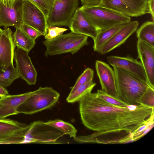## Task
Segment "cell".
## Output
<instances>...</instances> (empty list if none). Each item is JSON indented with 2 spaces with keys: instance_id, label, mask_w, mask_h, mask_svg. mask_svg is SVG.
<instances>
[{
  "instance_id": "cell-26",
  "label": "cell",
  "mask_w": 154,
  "mask_h": 154,
  "mask_svg": "<svg viewBox=\"0 0 154 154\" xmlns=\"http://www.w3.org/2000/svg\"><path fill=\"white\" fill-rule=\"evenodd\" d=\"M139 105L154 108V89L148 87L141 96L136 100Z\"/></svg>"
},
{
  "instance_id": "cell-11",
  "label": "cell",
  "mask_w": 154,
  "mask_h": 154,
  "mask_svg": "<svg viewBox=\"0 0 154 154\" xmlns=\"http://www.w3.org/2000/svg\"><path fill=\"white\" fill-rule=\"evenodd\" d=\"M23 23L22 0L7 2L5 4L0 0V27L19 28Z\"/></svg>"
},
{
  "instance_id": "cell-1",
  "label": "cell",
  "mask_w": 154,
  "mask_h": 154,
  "mask_svg": "<svg viewBox=\"0 0 154 154\" xmlns=\"http://www.w3.org/2000/svg\"><path fill=\"white\" fill-rule=\"evenodd\" d=\"M79 102L82 122L88 128L96 132L91 134L95 137L123 131L132 134L154 113V108L141 104L128 107L115 106L91 92Z\"/></svg>"
},
{
  "instance_id": "cell-8",
  "label": "cell",
  "mask_w": 154,
  "mask_h": 154,
  "mask_svg": "<svg viewBox=\"0 0 154 154\" xmlns=\"http://www.w3.org/2000/svg\"><path fill=\"white\" fill-rule=\"evenodd\" d=\"M30 124L0 119V144L23 143Z\"/></svg>"
},
{
  "instance_id": "cell-4",
  "label": "cell",
  "mask_w": 154,
  "mask_h": 154,
  "mask_svg": "<svg viewBox=\"0 0 154 154\" xmlns=\"http://www.w3.org/2000/svg\"><path fill=\"white\" fill-rule=\"evenodd\" d=\"M88 36L72 32L60 35L50 40H46L43 44L46 47V57L71 53L74 54L81 48L88 45Z\"/></svg>"
},
{
  "instance_id": "cell-21",
  "label": "cell",
  "mask_w": 154,
  "mask_h": 154,
  "mask_svg": "<svg viewBox=\"0 0 154 154\" xmlns=\"http://www.w3.org/2000/svg\"><path fill=\"white\" fill-rule=\"evenodd\" d=\"M136 31L138 40L154 47V20L144 22Z\"/></svg>"
},
{
  "instance_id": "cell-25",
  "label": "cell",
  "mask_w": 154,
  "mask_h": 154,
  "mask_svg": "<svg viewBox=\"0 0 154 154\" xmlns=\"http://www.w3.org/2000/svg\"><path fill=\"white\" fill-rule=\"evenodd\" d=\"M20 77L17 69L14 65L5 70L0 68V86L8 87L14 81Z\"/></svg>"
},
{
  "instance_id": "cell-10",
  "label": "cell",
  "mask_w": 154,
  "mask_h": 154,
  "mask_svg": "<svg viewBox=\"0 0 154 154\" xmlns=\"http://www.w3.org/2000/svg\"><path fill=\"white\" fill-rule=\"evenodd\" d=\"M23 23L38 31L44 36L47 34L48 26L47 19L42 11L28 0H22Z\"/></svg>"
},
{
  "instance_id": "cell-30",
  "label": "cell",
  "mask_w": 154,
  "mask_h": 154,
  "mask_svg": "<svg viewBox=\"0 0 154 154\" xmlns=\"http://www.w3.org/2000/svg\"><path fill=\"white\" fill-rule=\"evenodd\" d=\"M68 30L66 28H61L56 26H48L47 33L45 36V38L46 40L53 39L63 34L64 32Z\"/></svg>"
},
{
  "instance_id": "cell-22",
  "label": "cell",
  "mask_w": 154,
  "mask_h": 154,
  "mask_svg": "<svg viewBox=\"0 0 154 154\" xmlns=\"http://www.w3.org/2000/svg\"><path fill=\"white\" fill-rule=\"evenodd\" d=\"M15 28L13 35L15 46L29 53L34 47L35 41L29 37L20 28Z\"/></svg>"
},
{
  "instance_id": "cell-15",
  "label": "cell",
  "mask_w": 154,
  "mask_h": 154,
  "mask_svg": "<svg viewBox=\"0 0 154 154\" xmlns=\"http://www.w3.org/2000/svg\"><path fill=\"white\" fill-rule=\"evenodd\" d=\"M13 35L10 28H5L0 39V68L3 70L14 65L16 46Z\"/></svg>"
},
{
  "instance_id": "cell-17",
  "label": "cell",
  "mask_w": 154,
  "mask_h": 154,
  "mask_svg": "<svg viewBox=\"0 0 154 154\" xmlns=\"http://www.w3.org/2000/svg\"><path fill=\"white\" fill-rule=\"evenodd\" d=\"M139 25V22L136 20L126 23L103 46L99 53L105 54L124 44L136 31Z\"/></svg>"
},
{
  "instance_id": "cell-20",
  "label": "cell",
  "mask_w": 154,
  "mask_h": 154,
  "mask_svg": "<svg viewBox=\"0 0 154 154\" xmlns=\"http://www.w3.org/2000/svg\"><path fill=\"white\" fill-rule=\"evenodd\" d=\"M126 23L117 25L98 31L96 36L93 39L94 51L99 53L103 46Z\"/></svg>"
},
{
  "instance_id": "cell-7",
  "label": "cell",
  "mask_w": 154,
  "mask_h": 154,
  "mask_svg": "<svg viewBox=\"0 0 154 154\" xmlns=\"http://www.w3.org/2000/svg\"><path fill=\"white\" fill-rule=\"evenodd\" d=\"M79 0H56L47 22L49 26H68L69 21L79 8Z\"/></svg>"
},
{
  "instance_id": "cell-32",
  "label": "cell",
  "mask_w": 154,
  "mask_h": 154,
  "mask_svg": "<svg viewBox=\"0 0 154 154\" xmlns=\"http://www.w3.org/2000/svg\"><path fill=\"white\" fill-rule=\"evenodd\" d=\"M148 5L149 14L152 16V19L154 20V0H148Z\"/></svg>"
},
{
  "instance_id": "cell-38",
  "label": "cell",
  "mask_w": 154,
  "mask_h": 154,
  "mask_svg": "<svg viewBox=\"0 0 154 154\" xmlns=\"http://www.w3.org/2000/svg\"><path fill=\"white\" fill-rule=\"evenodd\" d=\"M8 0L10 1H14L15 0Z\"/></svg>"
},
{
  "instance_id": "cell-28",
  "label": "cell",
  "mask_w": 154,
  "mask_h": 154,
  "mask_svg": "<svg viewBox=\"0 0 154 154\" xmlns=\"http://www.w3.org/2000/svg\"><path fill=\"white\" fill-rule=\"evenodd\" d=\"M96 94L99 98L115 106L128 107L129 106L118 98L109 95L101 90H97Z\"/></svg>"
},
{
  "instance_id": "cell-9",
  "label": "cell",
  "mask_w": 154,
  "mask_h": 154,
  "mask_svg": "<svg viewBox=\"0 0 154 154\" xmlns=\"http://www.w3.org/2000/svg\"><path fill=\"white\" fill-rule=\"evenodd\" d=\"M148 0H101L97 6L117 11L129 17L149 14Z\"/></svg>"
},
{
  "instance_id": "cell-36",
  "label": "cell",
  "mask_w": 154,
  "mask_h": 154,
  "mask_svg": "<svg viewBox=\"0 0 154 154\" xmlns=\"http://www.w3.org/2000/svg\"><path fill=\"white\" fill-rule=\"evenodd\" d=\"M3 96L0 95V100L2 98Z\"/></svg>"
},
{
  "instance_id": "cell-27",
  "label": "cell",
  "mask_w": 154,
  "mask_h": 154,
  "mask_svg": "<svg viewBox=\"0 0 154 154\" xmlns=\"http://www.w3.org/2000/svg\"><path fill=\"white\" fill-rule=\"evenodd\" d=\"M94 76L93 70L89 68H86L78 78L69 93H73L80 85L93 81Z\"/></svg>"
},
{
  "instance_id": "cell-13",
  "label": "cell",
  "mask_w": 154,
  "mask_h": 154,
  "mask_svg": "<svg viewBox=\"0 0 154 154\" xmlns=\"http://www.w3.org/2000/svg\"><path fill=\"white\" fill-rule=\"evenodd\" d=\"M137 47L138 57L144 69L147 83L154 89V47L144 42L138 40Z\"/></svg>"
},
{
  "instance_id": "cell-2",
  "label": "cell",
  "mask_w": 154,
  "mask_h": 154,
  "mask_svg": "<svg viewBox=\"0 0 154 154\" xmlns=\"http://www.w3.org/2000/svg\"><path fill=\"white\" fill-rule=\"evenodd\" d=\"M115 72L117 98L128 105H137L136 100L149 86L148 84L123 69L113 67Z\"/></svg>"
},
{
  "instance_id": "cell-6",
  "label": "cell",
  "mask_w": 154,
  "mask_h": 154,
  "mask_svg": "<svg viewBox=\"0 0 154 154\" xmlns=\"http://www.w3.org/2000/svg\"><path fill=\"white\" fill-rule=\"evenodd\" d=\"M64 135L63 132L42 121H35L30 124L23 143H61L58 140Z\"/></svg>"
},
{
  "instance_id": "cell-35",
  "label": "cell",
  "mask_w": 154,
  "mask_h": 154,
  "mask_svg": "<svg viewBox=\"0 0 154 154\" xmlns=\"http://www.w3.org/2000/svg\"><path fill=\"white\" fill-rule=\"evenodd\" d=\"M3 31V29H2L0 27V39L2 36Z\"/></svg>"
},
{
  "instance_id": "cell-16",
  "label": "cell",
  "mask_w": 154,
  "mask_h": 154,
  "mask_svg": "<svg viewBox=\"0 0 154 154\" xmlns=\"http://www.w3.org/2000/svg\"><path fill=\"white\" fill-rule=\"evenodd\" d=\"M106 59L108 63L113 67L123 69L147 83L146 73L140 62L128 56L121 57L110 56H108Z\"/></svg>"
},
{
  "instance_id": "cell-3",
  "label": "cell",
  "mask_w": 154,
  "mask_h": 154,
  "mask_svg": "<svg viewBox=\"0 0 154 154\" xmlns=\"http://www.w3.org/2000/svg\"><path fill=\"white\" fill-rule=\"evenodd\" d=\"M79 8L86 19L98 32L131 21L130 17L104 7L82 5Z\"/></svg>"
},
{
  "instance_id": "cell-5",
  "label": "cell",
  "mask_w": 154,
  "mask_h": 154,
  "mask_svg": "<svg viewBox=\"0 0 154 154\" xmlns=\"http://www.w3.org/2000/svg\"><path fill=\"white\" fill-rule=\"evenodd\" d=\"M59 92L51 87H40L17 108L18 113L31 115L49 109L57 102Z\"/></svg>"
},
{
  "instance_id": "cell-18",
  "label": "cell",
  "mask_w": 154,
  "mask_h": 154,
  "mask_svg": "<svg viewBox=\"0 0 154 154\" xmlns=\"http://www.w3.org/2000/svg\"><path fill=\"white\" fill-rule=\"evenodd\" d=\"M71 32L94 39L98 31L85 17L79 7L71 18L68 26Z\"/></svg>"
},
{
  "instance_id": "cell-37",
  "label": "cell",
  "mask_w": 154,
  "mask_h": 154,
  "mask_svg": "<svg viewBox=\"0 0 154 154\" xmlns=\"http://www.w3.org/2000/svg\"><path fill=\"white\" fill-rule=\"evenodd\" d=\"M0 1H2V2H3L6 1V0H0Z\"/></svg>"
},
{
  "instance_id": "cell-31",
  "label": "cell",
  "mask_w": 154,
  "mask_h": 154,
  "mask_svg": "<svg viewBox=\"0 0 154 154\" xmlns=\"http://www.w3.org/2000/svg\"><path fill=\"white\" fill-rule=\"evenodd\" d=\"M19 28L29 37L34 41L39 37L42 35L38 31L26 24L22 23Z\"/></svg>"
},
{
  "instance_id": "cell-12",
  "label": "cell",
  "mask_w": 154,
  "mask_h": 154,
  "mask_svg": "<svg viewBox=\"0 0 154 154\" xmlns=\"http://www.w3.org/2000/svg\"><path fill=\"white\" fill-rule=\"evenodd\" d=\"M28 54V52L17 48L15 51L14 59L20 77L28 85H32L36 83L37 73Z\"/></svg>"
},
{
  "instance_id": "cell-34",
  "label": "cell",
  "mask_w": 154,
  "mask_h": 154,
  "mask_svg": "<svg viewBox=\"0 0 154 154\" xmlns=\"http://www.w3.org/2000/svg\"><path fill=\"white\" fill-rule=\"evenodd\" d=\"M88 1L94 4H99L101 0H87Z\"/></svg>"
},
{
  "instance_id": "cell-33",
  "label": "cell",
  "mask_w": 154,
  "mask_h": 154,
  "mask_svg": "<svg viewBox=\"0 0 154 154\" xmlns=\"http://www.w3.org/2000/svg\"><path fill=\"white\" fill-rule=\"evenodd\" d=\"M8 95V91L5 88L0 86V95L4 97Z\"/></svg>"
},
{
  "instance_id": "cell-24",
  "label": "cell",
  "mask_w": 154,
  "mask_h": 154,
  "mask_svg": "<svg viewBox=\"0 0 154 154\" xmlns=\"http://www.w3.org/2000/svg\"><path fill=\"white\" fill-rule=\"evenodd\" d=\"M96 85V84L92 81L80 85L73 93L69 94L66 98V101L71 103L79 102L86 94L91 92Z\"/></svg>"
},
{
  "instance_id": "cell-23",
  "label": "cell",
  "mask_w": 154,
  "mask_h": 154,
  "mask_svg": "<svg viewBox=\"0 0 154 154\" xmlns=\"http://www.w3.org/2000/svg\"><path fill=\"white\" fill-rule=\"evenodd\" d=\"M44 123L52 126L63 132L65 135H68L75 138L76 136L77 129L72 124L59 119L49 120Z\"/></svg>"
},
{
  "instance_id": "cell-29",
  "label": "cell",
  "mask_w": 154,
  "mask_h": 154,
  "mask_svg": "<svg viewBox=\"0 0 154 154\" xmlns=\"http://www.w3.org/2000/svg\"><path fill=\"white\" fill-rule=\"evenodd\" d=\"M43 13L46 19L56 0H28Z\"/></svg>"
},
{
  "instance_id": "cell-19",
  "label": "cell",
  "mask_w": 154,
  "mask_h": 154,
  "mask_svg": "<svg viewBox=\"0 0 154 154\" xmlns=\"http://www.w3.org/2000/svg\"><path fill=\"white\" fill-rule=\"evenodd\" d=\"M34 91L15 95H8L0 100V119L18 114L17 108L32 95Z\"/></svg>"
},
{
  "instance_id": "cell-14",
  "label": "cell",
  "mask_w": 154,
  "mask_h": 154,
  "mask_svg": "<svg viewBox=\"0 0 154 154\" xmlns=\"http://www.w3.org/2000/svg\"><path fill=\"white\" fill-rule=\"evenodd\" d=\"M95 67L101 90L109 95L117 98L114 70L107 63L99 60H96Z\"/></svg>"
}]
</instances>
